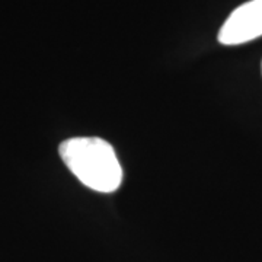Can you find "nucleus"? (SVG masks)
Returning <instances> with one entry per match:
<instances>
[{"instance_id": "obj_2", "label": "nucleus", "mask_w": 262, "mask_h": 262, "mask_svg": "<svg viewBox=\"0 0 262 262\" xmlns=\"http://www.w3.org/2000/svg\"><path fill=\"white\" fill-rule=\"evenodd\" d=\"M262 35V0H249L234 9L219 32L225 46H239Z\"/></svg>"}, {"instance_id": "obj_1", "label": "nucleus", "mask_w": 262, "mask_h": 262, "mask_svg": "<svg viewBox=\"0 0 262 262\" xmlns=\"http://www.w3.org/2000/svg\"><path fill=\"white\" fill-rule=\"evenodd\" d=\"M58 151L66 166L84 187L110 194L121 185V165L108 141L99 137H73L63 141Z\"/></svg>"}]
</instances>
